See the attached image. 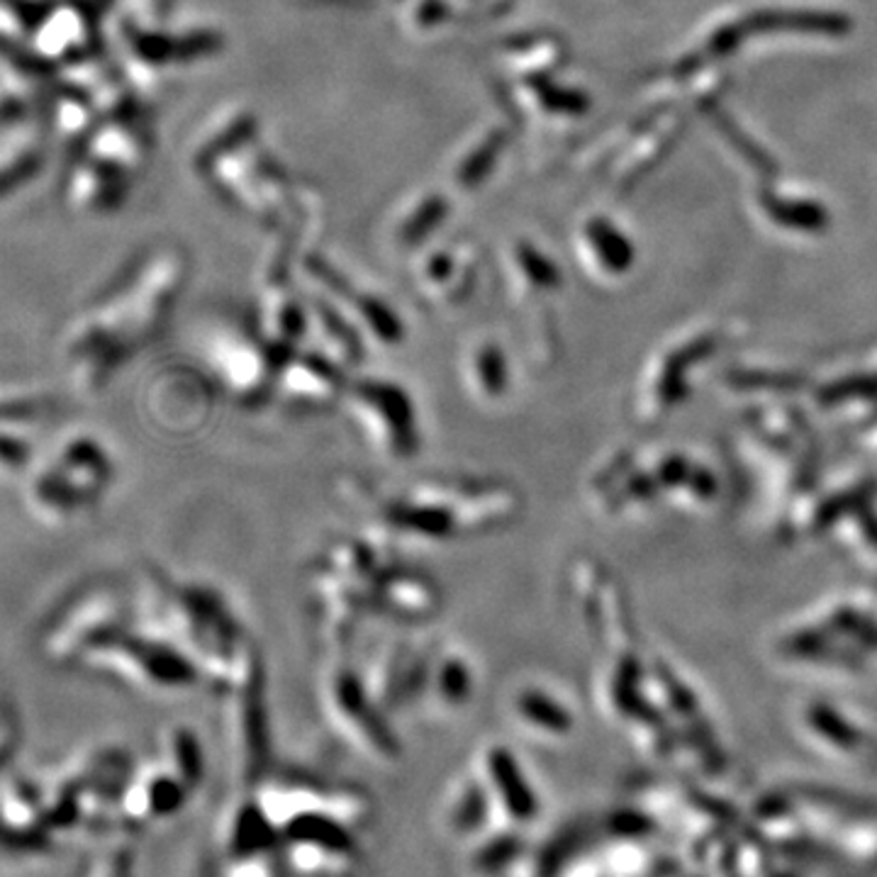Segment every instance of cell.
<instances>
[{
	"label": "cell",
	"instance_id": "obj_21",
	"mask_svg": "<svg viewBox=\"0 0 877 877\" xmlns=\"http://www.w3.org/2000/svg\"><path fill=\"white\" fill-rule=\"evenodd\" d=\"M30 458L32 446L28 438L0 424V478H18L28 468Z\"/></svg>",
	"mask_w": 877,
	"mask_h": 877
},
{
	"label": "cell",
	"instance_id": "obj_12",
	"mask_svg": "<svg viewBox=\"0 0 877 877\" xmlns=\"http://www.w3.org/2000/svg\"><path fill=\"white\" fill-rule=\"evenodd\" d=\"M73 491H79L91 507H98L100 500L115 478V463L108 448L91 434H71L61 442L52 458L47 461Z\"/></svg>",
	"mask_w": 877,
	"mask_h": 877
},
{
	"label": "cell",
	"instance_id": "obj_4",
	"mask_svg": "<svg viewBox=\"0 0 877 877\" xmlns=\"http://www.w3.org/2000/svg\"><path fill=\"white\" fill-rule=\"evenodd\" d=\"M342 407L375 454L393 463H407L422 451L417 403L407 387L385 375H351Z\"/></svg>",
	"mask_w": 877,
	"mask_h": 877
},
{
	"label": "cell",
	"instance_id": "obj_1",
	"mask_svg": "<svg viewBox=\"0 0 877 877\" xmlns=\"http://www.w3.org/2000/svg\"><path fill=\"white\" fill-rule=\"evenodd\" d=\"M344 491L383 534L422 544H451L507 530L522 510L515 485L475 475L424 478L397 491L351 478Z\"/></svg>",
	"mask_w": 877,
	"mask_h": 877
},
{
	"label": "cell",
	"instance_id": "obj_5",
	"mask_svg": "<svg viewBox=\"0 0 877 877\" xmlns=\"http://www.w3.org/2000/svg\"><path fill=\"white\" fill-rule=\"evenodd\" d=\"M83 663L154 695H181L205 681L203 671L181 646L161 634L132 632L130 626L110 634Z\"/></svg>",
	"mask_w": 877,
	"mask_h": 877
},
{
	"label": "cell",
	"instance_id": "obj_19",
	"mask_svg": "<svg viewBox=\"0 0 877 877\" xmlns=\"http://www.w3.org/2000/svg\"><path fill=\"white\" fill-rule=\"evenodd\" d=\"M169 756L173 763L175 778H179L188 789L198 787L205 778V756L203 746H200L198 734H193L185 726H179L169 734Z\"/></svg>",
	"mask_w": 877,
	"mask_h": 877
},
{
	"label": "cell",
	"instance_id": "obj_13",
	"mask_svg": "<svg viewBox=\"0 0 877 877\" xmlns=\"http://www.w3.org/2000/svg\"><path fill=\"white\" fill-rule=\"evenodd\" d=\"M461 381L473 403L483 407L505 403L512 387L507 351L495 340H481L471 344L461 361Z\"/></svg>",
	"mask_w": 877,
	"mask_h": 877
},
{
	"label": "cell",
	"instance_id": "obj_17",
	"mask_svg": "<svg viewBox=\"0 0 877 877\" xmlns=\"http://www.w3.org/2000/svg\"><path fill=\"white\" fill-rule=\"evenodd\" d=\"M512 714L515 719L526 726V729L538 734H566L571 729V714L568 709L558 705L554 695L536 685H524L512 695Z\"/></svg>",
	"mask_w": 877,
	"mask_h": 877
},
{
	"label": "cell",
	"instance_id": "obj_8",
	"mask_svg": "<svg viewBox=\"0 0 877 877\" xmlns=\"http://www.w3.org/2000/svg\"><path fill=\"white\" fill-rule=\"evenodd\" d=\"M434 651L436 646L427 642L395 638L375 654L363 681L385 712L410 707L424 697Z\"/></svg>",
	"mask_w": 877,
	"mask_h": 877
},
{
	"label": "cell",
	"instance_id": "obj_14",
	"mask_svg": "<svg viewBox=\"0 0 877 877\" xmlns=\"http://www.w3.org/2000/svg\"><path fill=\"white\" fill-rule=\"evenodd\" d=\"M481 766L485 787L515 821H530L536 812V795L526 783L515 754L507 746L491 744L483 750Z\"/></svg>",
	"mask_w": 877,
	"mask_h": 877
},
{
	"label": "cell",
	"instance_id": "obj_16",
	"mask_svg": "<svg viewBox=\"0 0 877 877\" xmlns=\"http://www.w3.org/2000/svg\"><path fill=\"white\" fill-rule=\"evenodd\" d=\"M283 836L291 844L332 856H351L356 848L354 836L346 831V826L340 819H334L332 814L317 809L298 812L295 817H291V821L285 824Z\"/></svg>",
	"mask_w": 877,
	"mask_h": 877
},
{
	"label": "cell",
	"instance_id": "obj_7",
	"mask_svg": "<svg viewBox=\"0 0 877 877\" xmlns=\"http://www.w3.org/2000/svg\"><path fill=\"white\" fill-rule=\"evenodd\" d=\"M128 626V605L115 587L93 585L57 612L44 634V654L54 663L85 661L110 634Z\"/></svg>",
	"mask_w": 877,
	"mask_h": 877
},
{
	"label": "cell",
	"instance_id": "obj_23",
	"mask_svg": "<svg viewBox=\"0 0 877 877\" xmlns=\"http://www.w3.org/2000/svg\"><path fill=\"white\" fill-rule=\"evenodd\" d=\"M512 850H515V846H512V841H507V836H503V841H495L481 850L478 866L483 870H493L497 866H503V863L512 856Z\"/></svg>",
	"mask_w": 877,
	"mask_h": 877
},
{
	"label": "cell",
	"instance_id": "obj_2",
	"mask_svg": "<svg viewBox=\"0 0 877 877\" xmlns=\"http://www.w3.org/2000/svg\"><path fill=\"white\" fill-rule=\"evenodd\" d=\"M147 607L157 617L161 636L181 646L220 693L263 668L259 648L218 587L173 581L152 571L147 583Z\"/></svg>",
	"mask_w": 877,
	"mask_h": 877
},
{
	"label": "cell",
	"instance_id": "obj_18",
	"mask_svg": "<svg viewBox=\"0 0 877 877\" xmlns=\"http://www.w3.org/2000/svg\"><path fill=\"white\" fill-rule=\"evenodd\" d=\"M273 844L275 831L266 812L254 802L236 809L232 821V850L236 856H256L273 848Z\"/></svg>",
	"mask_w": 877,
	"mask_h": 877
},
{
	"label": "cell",
	"instance_id": "obj_11",
	"mask_svg": "<svg viewBox=\"0 0 877 877\" xmlns=\"http://www.w3.org/2000/svg\"><path fill=\"white\" fill-rule=\"evenodd\" d=\"M442 609V591L432 575L395 556L375 583V612L397 622H424Z\"/></svg>",
	"mask_w": 877,
	"mask_h": 877
},
{
	"label": "cell",
	"instance_id": "obj_3",
	"mask_svg": "<svg viewBox=\"0 0 877 877\" xmlns=\"http://www.w3.org/2000/svg\"><path fill=\"white\" fill-rule=\"evenodd\" d=\"M179 269L149 279L140 293L112 300L98 315L81 320L67 340V366L81 393L105 391L134 354L154 342L179 293Z\"/></svg>",
	"mask_w": 877,
	"mask_h": 877
},
{
	"label": "cell",
	"instance_id": "obj_20",
	"mask_svg": "<svg viewBox=\"0 0 877 877\" xmlns=\"http://www.w3.org/2000/svg\"><path fill=\"white\" fill-rule=\"evenodd\" d=\"M485 812H487V793L481 783H463L456 802H454V809H451V821H454L456 831H475L485 819Z\"/></svg>",
	"mask_w": 877,
	"mask_h": 877
},
{
	"label": "cell",
	"instance_id": "obj_22",
	"mask_svg": "<svg viewBox=\"0 0 877 877\" xmlns=\"http://www.w3.org/2000/svg\"><path fill=\"white\" fill-rule=\"evenodd\" d=\"M185 785L175 778V775H154L147 785V799L149 807L157 814H173L179 812L185 799Z\"/></svg>",
	"mask_w": 877,
	"mask_h": 877
},
{
	"label": "cell",
	"instance_id": "obj_10",
	"mask_svg": "<svg viewBox=\"0 0 877 877\" xmlns=\"http://www.w3.org/2000/svg\"><path fill=\"white\" fill-rule=\"evenodd\" d=\"M228 697L230 724L234 742L240 746L242 768L246 778H259L269 768L271 758V724L266 707V673L263 668L252 678L222 693Z\"/></svg>",
	"mask_w": 877,
	"mask_h": 877
},
{
	"label": "cell",
	"instance_id": "obj_9",
	"mask_svg": "<svg viewBox=\"0 0 877 877\" xmlns=\"http://www.w3.org/2000/svg\"><path fill=\"white\" fill-rule=\"evenodd\" d=\"M351 373L327 351H308L305 346L288 356L275 379L273 397L293 410H327L342 405Z\"/></svg>",
	"mask_w": 877,
	"mask_h": 877
},
{
	"label": "cell",
	"instance_id": "obj_15",
	"mask_svg": "<svg viewBox=\"0 0 877 877\" xmlns=\"http://www.w3.org/2000/svg\"><path fill=\"white\" fill-rule=\"evenodd\" d=\"M475 693V666L466 651L458 646L436 648L430 678H427V693L430 702L438 709H461L466 707Z\"/></svg>",
	"mask_w": 877,
	"mask_h": 877
},
{
	"label": "cell",
	"instance_id": "obj_6",
	"mask_svg": "<svg viewBox=\"0 0 877 877\" xmlns=\"http://www.w3.org/2000/svg\"><path fill=\"white\" fill-rule=\"evenodd\" d=\"M320 697L332 724L363 754L381 760H395L400 744L385 709L371 695L363 673L346 661H332L322 671Z\"/></svg>",
	"mask_w": 877,
	"mask_h": 877
}]
</instances>
